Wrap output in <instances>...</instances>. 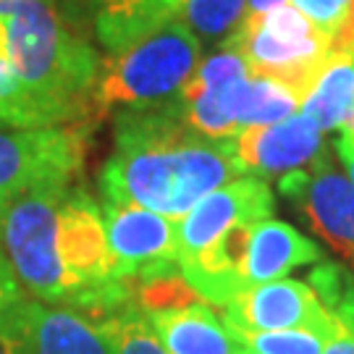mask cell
Masks as SVG:
<instances>
[{"instance_id":"7402d4cb","label":"cell","mask_w":354,"mask_h":354,"mask_svg":"<svg viewBox=\"0 0 354 354\" xmlns=\"http://www.w3.org/2000/svg\"><path fill=\"white\" fill-rule=\"evenodd\" d=\"M0 124L16 129H39V121L32 105L26 102L19 79L13 74L8 55H6V32L0 21Z\"/></svg>"},{"instance_id":"f1b7e54d","label":"cell","mask_w":354,"mask_h":354,"mask_svg":"<svg viewBox=\"0 0 354 354\" xmlns=\"http://www.w3.org/2000/svg\"><path fill=\"white\" fill-rule=\"evenodd\" d=\"M283 3L286 0H247V8H250V13H263L270 11V8H279Z\"/></svg>"},{"instance_id":"3957f363","label":"cell","mask_w":354,"mask_h":354,"mask_svg":"<svg viewBox=\"0 0 354 354\" xmlns=\"http://www.w3.org/2000/svg\"><path fill=\"white\" fill-rule=\"evenodd\" d=\"M200 53V39L187 24L160 26L124 50L108 53L95 84V105L129 113L176 100L197 71Z\"/></svg>"},{"instance_id":"52a82bcc","label":"cell","mask_w":354,"mask_h":354,"mask_svg":"<svg viewBox=\"0 0 354 354\" xmlns=\"http://www.w3.org/2000/svg\"><path fill=\"white\" fill-rule=\"evenodd\" d=\"M102 223L115 279L131 289L147 279L178 270V223L140 205L105 203Z\"/></svg>"},{"instance_id":"603a6c76","label":"cell","mask_w":354,"mask_h":354,"mask_svg":"<svg viewBox=\"0 0 354 354\" xmlns=\"http://www.w3.org/2000/svg\"><path fill=\"white\" fill-rule=\"evenodd\" d=\"M115 354H168L150 320L137 304H129L115 320Z\"/></svg>"},{"instance_id":"8fae6325","label":"cell","mask_w":354,"mask_h":354,"mask_svg":"<svg viewBox=\"0 0 354 354\" xmlns=\"http://www.w3.org/2000/svg\"><path fill=\"white\" fill-rule=\"evenodd\" d=\"M228 145L241 174L286 176L315 163L323 155V131L304 113H294L270 127L247 129L228 140Z\"/></svg>"},{"instance_id":"484cf974","label":"cell","mask_w":354,"mask_h":354,"mask_svg":"<svg viewBox=\"0 0 354 354\" xmlns=\"http://www.w3.org/2000/svg\"><path fill=\"white\" fill-rule=\"evenodd\" d=\"M21 299H24V289L19 286V281L13 276L6 254L0 252V315L8 313L11 307H16Z\"/></svg>"},{"instance_id":"cb8c5ba5","label":"cell","mask_w":354,"mask_h":354,"mask_svg":"<svg viewBox=\"0 0 354 354\" xmlns=\"http://www.w3.org/2000/svg\"><path fill=\"white\" fill-rule=\"evenodd\" d=\"M352 3L354 0H294V8H299L320 32H326L330 39H336L339 29L349 16Z\"/></svg>"},{"instance_id":"e0dca14e","label":"cell","mask_w":354,"mask_h":354,"mask_svg":"<svg viewBox=\"0 0 354 354\" xmlns=\"http://www.w3.org/2000/svg\"><path fill=\"white\" fill-rule=\"evenodd\" d=\"M302 113L320 131H344L354 121V50H330L302 97Z\"/></svg>"},{"instance_id":"f546056e","label":"cell","mask_w":354,"mask_h":354,"mask_svg":"<svg viewBox=\"0 0 354 354\" xmlns=\"http://www.w3.org/2000/svg\"><path fill=\"white\" fill-rule=\"evenodd\" d=\"M239 354H254V352H250V349H241V352Z\"/></svg>"},{"instance_id":"ba28073f","label":"cell","mask_w":354,"mask_h":354,"mask_svg":"<svg viewBox=\"0 0 354 354\" xmlns=\"http://www.w3.org/2000/svg\"><path fill=\"white\" fill-rule=\"evenodd\" d=\"M281 192L299 207L313 234L342 257L354 252V187L330 165L328 155L281 178Z\"/></svg>"},{"instance_id":"6da1fadb","label":"cell","mask_w":354,"mask_h":354,"mask_svg":"<svg viewBox=\"0 0 354 354\" xmlns=\"http://www.w3.org/2000/svg\"><path fill=\"white\" fill-rule=\"evenodd\" d=\"M239 174L231 145L200 137L171 100L115 115V147L100 189L105 203L140 205L178 221Z\"/></svg>"},{"instance_id":"7a4b0ae2","label":"cell","mask_w":354,"mask_h":354,"mask_svg":"<svg viewBox=\"0 0 354 354\" xmlns=\"http://www.w3.org/2000/svg\"><path fill=\"white\" fill-rule=\"evenodd\" d=\"M6 55L39 127H64L95 105L97 55L61 16L58 0H0Z\"/></svg>"},{"instance_id":"83f0119b","label":"cell","mask_w":354,"mask_h":354,"mask_svg":"<svg viewBox=\"0 0 354 354\" xmlns=\"http://www.w3.org/2000/svg\"><path fill=\"white\" fill-rule=\"evenodd\" d=\"M333 50H354V3L349 8L346 21H344V26L339 29L336 39H333Z\"/></svg>"},{"instance_id":"8992f818","label":"cell","mask_w":354,"mask_h":354,"mask_svg":"<svg viewBox=\"0 0 354 354\" xmlns=\"http://www.w3.org/2000/svg\"><path fill=\"white\" fill-rule=\"evenodd\" d=\"M89 127L0 129V228L11 203L45 178H74L87 155ZM3 252V250H0Z\"/></svg>"},{"instance_id":"277c9868","label":"cell","mask_w":354,"mask_h":354,"mask_svg":"<svg viewBox=\"0 0 354 354\" xmlns=\"http://www.w3.org/2000/svg\"><path fill=\"white\" fill-rule=\"evenodd\" d=\"M71 178H45L19 194L3 215L0 250L19 286L37 302L68 307V281L58 257V207Z\"/></svg>"},{"instance_id":"5bb4252c","label":"cell","mask_w":354,"mask_h":354,"mask_svg":"<svg viewBox=\"0 0 354 354\" xmlns=\"http://www.w3.org/2000/svg\"><path fill=\"white\" fill-rule=\"evenodd\" d=\"M320 247L315 241L302 236L289 223H281L273 218L257 221L250 236L247 266H244V286H257L268 281L283 279L289 270L310 263H320Z\"/></svg>"},{"instance_id":"4fadbf2b","label":"cell","mask_w":354,"mask_h":354,"mask_svg":"<svg viewBox=\"0 0 354 354\" xmlns=\"http://www.w3.org/2000/svg\"><path fill=\"white\" fill-rule=\"evenodd\" d=\"M254 223H236L223 231L215 241L203 247L192 257L178 263L184 281L207 304L226 307L239 291H244V266Z\"/></svg>"},{"instance_id":"9a60e30c","label":"cell","mask_w":354,"mask_h":354,"mask_svg":"<svg viewBox=\"0 0 354 354\" xmlns=\"http://www.w3.org/2000/svg\"><path fill=\"white\" fill-rule=\"evenodd\" d=\"M168 354H239L244 346L207 304L145 315Z\"/></svg>"},{"instance_id":"44dd1931","label":"cell","mask_w":354,"mask_h":354,"mask_svg":"<svg viewBox=\"0 0 354 354\" xmlns=\"http://www.w3.org/2000/svg\"><path fill=\"white\" fill-rule=\"evenodd\" d=\"M320 302L333 313V328L323 354H354V276L344 270L342 281Z\"/></svg>"},{"instance_id":"ffe728a7","label":"cell","mask_w":354,"mask_h":354,"mask_svg":"<svg viewBox=\"0 0 354 354\" xmlns=\"http://www.w3.org/2000/svg\"><path fill=\"white\" fill-rule=\"evenodd\" d=\"M234 330V328H231ZM244 349L254 354H323L326 339L315 330H234Z\"/></svg>"},{"instance_id":"9c48e42d","label":"cell","mask_w":354,"mask_h":354,"mask_svg":"<svg viewBox=\"0 0 354 354\" xmlns=\"http://www.w3.org/2000/svg\"><path fill=\"white\" fill-rule=\"evenodd\" d=\"M226 326L234 330H315L328 339L333 313L310 283L291 279L268 281L239 291L226 304Z\"/></svg>"},{"instance_id":"d6986e66","label":"cell","mask_w":354,"mask_h":354,"mask_svg":"<svg viewBox=\"0 0 354 354\" xmlns=\"http://www.w3.org/2000/svg\"><path fill=\"white\" fill-rule=\"evenodd\" d=\"M247 0H184L181 24L203 37H221L234 32L244 19Z\"/></svg>"},{"instance_id":"7c38bea8","label":"cell","mask_w":354,"mask_h":354,"mask_svg":"<svg viewBox=\"0 0 354 354\" xmlns=\"http://www.w3.org/2000/svg\"><path fill=\"white\" fill-rule=\"evenodd\" d=\"M273 213V194L260 178H234L205 194L178 223V263L236 223H257Z\"/></svg>"},{"instance_id":"4316f807","label":"cell","mask_w":354,"mask_h":354,"mask_svg":"<svg viewBox=\"0 0 354 354\" xmlns=\"http://www.w3.org/2000/svg\"><path fill=\"white\" fill-rule=\"evenodd\" d=\"M336 150H339V158H342L346 171H349V181L354 187V121L342 131V137L336 142Z\"/></svg>"},{"instance_id":"5b68a950","label":"cell","mask_w":354,"mask_h":354,"mask_svg":"<svg viewBox=\"0 0 354 354\" xmlns=\"http://www.w3.org/2000/svg\"><path fill=\"white\" fill-rule=\"evenodd\" d=\"M226 45L241 53L254 76L276 79L299 97L313 87L320 66L333 50V39L294 6L247 13Z\"/></svg>"},{"instance_id":"ac0fdd59","label":"cell","mask_w":354,"mask_h":354,"mask_svg":"<svg viewBox=\"0 0 354 354\" xmlns=\"http://www.w3.org/2000/svg\"><path fill=\"white\" fill-rule=\"evenodd\" d=\"M299 105H302V97L286 84H281L276 79H268V76H252L241 89L239 115H236L239 134L247 129L270 127V124L286 121L297 113Z\"/></svg>"},{"instance_id":"2e32d148","label":"cell","mask_w":354,"mask_h":354,"mask_svg":"<svg viewBox=\"0 0 354 354\" xmlns=\"http://www.w3.org/2000/svg\"><path fill=\"white\" fill-rule=\"evenodd\" d=\"M184 0H97L95 32L108 53H118L160 26L181 19Z\"/></svg>"},{"instance_id":"4dcf8cb0","label":"cell","mask_w":354,"mask_h":354,"mask_svg":"<svg viewBox=\"0 0 354 354\" xmlns=\"http://www.w3.org/2000/svg\"><path fill=\"white\" fill-rule=\"evenodd\" d=\"M349 260H352V268H354V252H352V254H349Z\"/></svg>"},{"instance_id":"30bf717a","label":"cell","mask_w":354,"mask_h":354,"mask_svg":"<svg viewBox=\"0 0 354 354\" xmlns=\"http://www.w3.org/2000/svg\"><path fill=\"white\" fill-rule=\"evenodd\" d=\"M24 354H115L118 315H89L74 307L21 302Z\"/></svg>"},{"instance_id":"d4e9b609","label":"cell","mask_w":354,"mask_h":354,"mask_svg":"<svg viewBox=\"0 0 354 354\" xmlns=\"http://www.w3.org/2000/svg\"><path fill=\"white\" fill-rule=\"evenodd\" d=\"M26 299V297H24ZM21 299V302H24ZM21 302L0 315V354H24V317Z\"/></svg>"}]
</instances>
